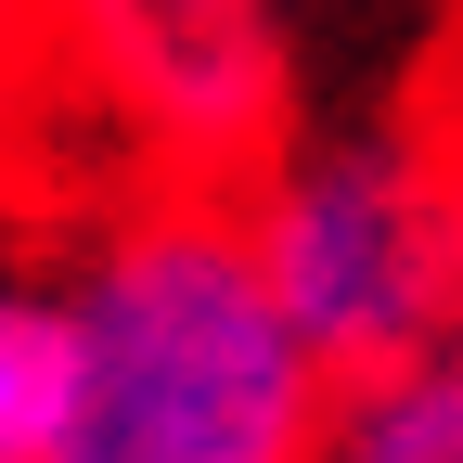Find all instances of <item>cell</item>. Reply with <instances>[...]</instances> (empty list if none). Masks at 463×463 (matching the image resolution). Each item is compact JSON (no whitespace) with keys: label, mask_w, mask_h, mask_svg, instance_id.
I'll list each match as a JSON object with an SVG mask.
<instances>
[{"label":"cell","mask_w":463,"mask_h":463,"mask_svg":"<svg viewBox=\"0 0 463 463\" xmlns=\"http://www.w3.org/2000/svg\"><path fill=\"white\" fill-rule=\"evenodd\" d=\"M438 155H450V219H463V90H438Z\"/></svg>","instance_id":"cell-7"},{"label":"cell","mask_w":463,"mask_h":463,"mask_svg":"<svg viewBox=\"0 0 463 463\" xmlns=\"http://www.w3.org/2000/svg\"><path fill=\"white\" fill-rule=\"evenodd\" d=\"M78 399L52 463H309L335 373L283 322L232 194H129L65 270Z\"/></svg>","instance_id":"cell-1"},{"label":"cell","mask_w":463,"mask_h":463,"mask_svg":"<svg viewBox=\"0 0 463 463\" xmlns=\"http://www.w3.org/2000/svg\"><path fill=\"white\" fill-rule=\"evenodd\" d=\"M52 116L103 129L129 194H245L297 142L283 0H52Z\"/></svg>","instance_id":"cell-3"},{"label":"cell","mask_w":463,"mask_h":463,"mask_svg":"<svg viewBox=\"0 0 463 463\" xmlns=\"http://www.w3.org/2000/svg\"><path fill=\"white\" fill-rule=\"evenodd\" d=\"M52 116V0H0V129Z\"/></svg>","instance_id":"cell-6"},{"label":"cell","mask_w":463,"mask_h":463,"mask_svg":"<svg viewBox=\"0 0 463 463\" xmlns=\"http://www.w3.org/2000/svg\"><path fill=\"white\" fill-rule=\"evenodd\" d=\"M65 399H78L65 283H14L0 270V463H52L65 450Z\"/></svg>","instance_id":"cell-5"},{"label":"cell","mask_w":463,"mask_h":463,"mask_svg":"<svg viewBox=\"0 0 463 463\" xmlns=\"http://www.w3.org/2000/svg\"><path fill=\"white\" fill-rule=\"evenodd\" d=\"M232 206H245V245L283 322L309 335L335 386L412 361L463 322V219H450L438 103L361 116V129H297Z\"/></svg>","instance_id":"cell-2"},{"label":"cell","mask_w":463,"mask_h":463,"mask_svg":"<svg viewBox=\"0 0 463 463\" xmlns=\"http://www.w3.org/2000/svg\"><path fill=\"white\" fill-rule=\"evenodd\" d=\"M309 463H463V322L386 373H347Z\"/></svg>","instance_id":"cell-4"}]
</instances>
